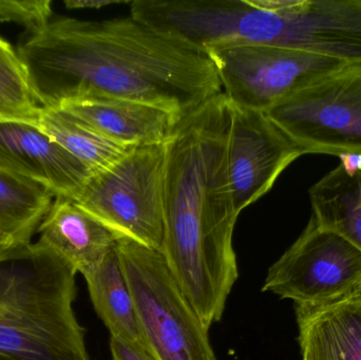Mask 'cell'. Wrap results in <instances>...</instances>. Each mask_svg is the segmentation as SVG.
<instances>
[{
    "label": "cell",
    "instance_id": "cell-16",
    "mask_svg": "<svg viewBox=\"0 0 361 360\" xmlns=\"http://www.w3.org/2000/svg\"><path fill=\"white\" fill-rule=\"evenodd\" d=\"M37 127L92 173L110 166L133 149L110 142L59 109L42 108Z\"/></svg>",
    "mask_w": 361,
    "mask_h": 360
},
{
    "label": "cell",
    "instance_id": "cell-7",
    "mask_svg": "<svg viewBox=\"0 0 361 360\" xmlns=\"http://www.w3.org/2000/svg\"><path fill=\"white\" fill-rule=\"evenodd\" d=\"M262 291L302 308L341 302L361 291V249L312 216L302 234L269 268Z\"/></svg>",
    "mask_w": 361,
    "mask_h": 360
},
{
    "label": "cell",
    "instance_id": "cell-3",
    "mask_svg": "<svg viewBox=\"0 0 361 360\" xmlns=\"http://www.w3.org/2000/svg\"><path fill=\"white\" fill-rule=\"evenodd\" d=\"M76 274L38 241L0 257V360H90Z\"/></svg>",
    "mask_w": 361,
    "mask_h": 360
},
{
    "label": "cell",
    "instance_id": "cell-1",
    "mask_svg": "<svg viewBox=\"0 0 361 360\" xmlns=\"http://www.w3.org/2000/svg\"><path fill=\"white\" fill-rule=\"evenodd\" d=\"M44 109L80 99L141 101L188 116L223 93L209 54L130 16L51 20L17 48Z\"/></svg>",
    "mask_w": 361,
    "mask_h": 360
},
{
    "label": "cell",
    "instance_id": "cell-19",
    "mask_svg": "<svg viewBox=\"0 0 361 360\" xmlns=\"http://www.w3.org/2000/svg\"><path fill=\"white\" fill-rule=\"evenodd\" d=\"M112 360H157L145 348L121 338H110Z\"/></svg>",
    "mask_w": 361,
    "mask_h": 360
},
{
    "label": "cell",
    "instance_id": "cell-18",
    "mask_svg": "<svg viewBox=\"0 0 361 360\" xmlns=\"http://www.w3.org/2000/svg\"><path fill=\"white\" fill-rule=\"evenodd\" d=\"M52 14L51 0H0V23L23 25L31 35L44 30Z\"/></svg>",
    "mask_w": 361,
    "mask_h": 360
},
{
    "label": "cell",
    "instance_id": "cell-14",
    "mask_svg": "<svg viewBox=\"0 0 361 360\" xmlns=\"http://www.w3.org/2000/svg\"><path fill=\"white\" fill-rule=\"evenodd\" d=\"M341 164L310 190L313 217L361 249V156H341Z\"/></svg>",
    "mask_w": 361,
    "mask_h": 360
},
{
    "label": "cell",
    "instance_id": "cell-10",
    "mask_svg": "<svg viewBox=\"0 0 361 360\" xmlns=\"http://www.w3.org/2000/svg\"><path fill=\"white\" fill-rule=\"evenodd\" d=\"M0 171L74 200L92 171L37 126L0 120Z\"/></svg>",
    "mask_w": 361,
    "mask_h": 360
},
{
    "label": "cell",
    "instance_id": "cell-6",
    "mask_svg": "<svg viewBox=\"0 0 361 360\" xmlns=\"http://www.w3.org/2000/svg\"><path fill=\"white\" fill-rule=\"evenodd\" d=\"M267 113L305 154L361 156V66L316 78Z\"/></svg>",
    "mask_w": 361,
    "mask_h": 360
},
{
    "label": "cell",
    "instance_id": "cell-21",
    "mask_svg": "<svg viewBox=\"0 0 361 360\" xmlns=\"http://www.w3.org/2000/svg\"><path fill=\"white\" fill-rule=\"evenodd\" d=\"M301 360H305V359H301Z\"/></svg>",
    "mask_w": 361,
    "mask_h": 360
},
{
    "label": "cell",
    "instance_id": "cell-9",
    "mask_svg": "<svg viewBox=\"0 0 361 360\" xmlns=\"http://www.w3.org/2000/svg\"><path fill=\"white\" fill-rule=\"evenodd\" d=\"M231 108L227 161L233 204L240 215L305 154L267 112Z\"/></svg>",
    "mask_w": 361,
    "mask_h": 360
},
{
    "label": "cell",
    "instance_id": "cell-12",
    "mask_svg": "<svg viewBox=\"0 0 361 360\" xmlns=\"http://www.w3.org/2000/svg\"><path fill=\"white\" fill-rule=\"evenodd\" d=\"M37 232L38 242L84 277L104 261L121 238L74 201L61 197L55 198Z\"/></svg>",
    "mask_w": 361,
    "mask_h": 360
},
{
    "label": "cell",
    "instance_id": "cell-13",
    "mask_svg": "<svg viewBox=\"0 0 361 360\" xmlns=\"http://www.w3.org/2000/svg\"><path fill=\"white\" fill-rule=\"evenodd\" d=\"M305 360H361V291L322 308L295 306Z\"/></svg>",
    "mask_w": 361,
    "mask_h": 360
},
{
    "label": "cell",
    "instance_id": "cell-5",
    "mask_svg": "<svg viewBox=\"0 0 361 360\" xmlns=\"http://www.w3.org/2000/svg\"><path fill=\"white\" fill-rule=\"evenodd\" d=\"M166 143L133 148L94 171L74 202L121 238L161 252L164 242Z\"/></svg>",
    "mask_w": 361,
    "mask_h": 360
},
{
    "label": "cell",
    "instance_id": "cell-20",
    "mask_svg": "<svg viewBox=\"0 0 361 360\" xmlns=\"http://www.w3.org/2000/svg\"><path fill=\"white\" fill-rule=\"evenodd\" d=\"M66 8L71 10L78 8H102L103 6H111V4H121L120 1H109V0H67L63 2Z\"/></svg>",
    "mask_w": 361,
    "mask_h": 360
},
{
    "label": "cell",
    "instance_id": "cell-15",
    "mask_svg": "<svg viewBox=\"0 0 361 360\" xmlns=\"http://www.w3.org/2000/svg\"><path fill=\"white\" fill-rule=\"evenodd\" d=\"M84 278L95 312L109 330L111 337L121 338L146 349L135 300L121 263L118 249L116 247Z\"/></svg>",
    "mask_w": 361,
    "mask_h": 360
},
{
    "label": "cell",
    "instance_id": "cell-8",
    "mask_svg": "<svg viewBox=\"0 0 361 360\" xmlns=\"http://www.w3.org/2000/svg\"><path fill=\"white\" fill-rule=\"evenodd\" d=\"M206 52L231 106L262 112L316 78L349 65L281 46H218Z\"/></svg>",
    "mask_w": 361,
    "mask_h": 360
},
{
    "label": "cell",
    "instance_id": "cell-11",
    "mask_svg": "<svg viewBox=\"0 0 361 360\" xmlns=\"http://www.w3.org/2000/svg\"><path fill=\"white\" fill-rule=\"evenodd\" d=\"M57 109L125 148L166 143L182 120L157 106L107 97L69 101Z\"/></svg>",
    "mask_w": 361,
    "mask_h": 360
},
{
    "label": "cell",
    "instance_id": "cell-22",
    "mask_svg": "<svg viewBox=\"0 0 361 360\" xmlns=\"http://www.w3.org/2000/svg\"></svg>",
    "mask_w": 361,
    "mask_h": 360
},
{
    "label": "cell",
    "instance_id": "cell-2",
    "mask_svg": "<svg viewBox=\"0 0 361 360\" xmlns=\"http://www.w3.org/2000/svg\"><path fill=\"white\" fill-rule=\"evenodd\" d=\"M231 114L221 93L184 116L166 142L160 253L208 330L222 318L239 276L233 245L239 213L227 161Z\"/></svg>",
    "mask_w": 361,
    "mask_h": 360
},
{
    "label": "cell",
    "instance_id": "cell-4",
    "mask_svg": "<svg viewBox=\"0 0 361 360\" xmlns=\"http://www.w3.org/2000/svg\"><path fill=\"white\" fill-rule=\"evenodd\" d=\"M118 256L135 300L148 352L157 360H218L208 331L160 252L128 238Z\"/></svg>",
    "mask_w": 361,
    "mask_h": 360
},
{
    "label": "cell",
    "instance_id": "cell-17",
    "mask_svg": "<svg viewBox=\"0 0 361 360\" xmlns=\"http://www.w3.org/2000/svg\"><path fill=\"white\" fill-rule=\"evenodd\" d=\"M40 113L17 51L0 37V120L37 126Z\"/></svg>",
    "mask_w": 361,
    "mask_h": 360
}]
</instances>
